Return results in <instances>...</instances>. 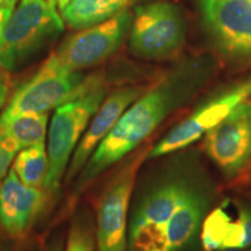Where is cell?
<instances>
[{
  "label": "cell",
  "instance_id": "24",
  "mask_svg": "<svg viewBox=\"0 0 251 251\" xmlns=\"http://www.w3.org/2000/svg\"><path fill=\"white\" fill-rule=\"evenodd\" d=\"M222 251H251V247L242 248V249H227V250H222Z\"/></svg>",
  "mask_w": 251,
  "mask_h": 251
},
{
  "label": "cell",
  "instance_id": "2",
  "mask_svg": "<svg viewBox=\"0 0 251 251\" xmlns=\"http://www.w3.org/2000/svg\"><path fill=\"white\" fill-rule=\"evenodd\" d=\"M201 76L196 68L178 69L141 96L124 112L86 162L80 177L87 183L136 148L175 109L186 101Z\"/></svg>",
  "mask_w": 251,
  "mask_h": 251
},
{
  "label": "cell",
  "instance_id": "9",
  "mask_svg": "<svg viewBox=\"0 0 251 251\" xmlns=\"http://www.w3.org/2000/svg\"><path fill=\"white\" fill-rule=\"evenodd\" d=\"M203 28L224 57H251V0H199Z\"/></svg>",
  "mask_w": 251,
  "mask_h": 251
},
{
  "label": "cell",
  "instance_id": "11",
  "mask_svg": "<svg viewBox=\"0 0 251 251\" xmlns=\"http://www.w3.org/2000/svg\"><path fill=\"white\" fill-rule=\"evenodd\" d=\"M142 158V156L137 157L126 166L103 193L97 226L99 251H126L128 208Z\"/></svg>",
  "mask_w": 251,
  "mask_h": 251
},
{
  "label": "cell",
  "instance_id": "22",
  "mask_svg": "<svg viewBox=\"0 0 251 251\" xmlns=\"http://www.w3.org/2000/svg\"><path fill=\"white\" fill-rule=\"evenodd\" d=\"M7 93H8L7 81H6L2 75H0V108H1V106L4 105L6 97H7Z\"/></svg>",
  "mask_w": 251,
  "mask_h": 251
},
{
  "label": "cell",
  "instance_id": "4",
  "mask_svg": "<svg viewBox=\"0 0 251 251\" xmlns=\"http://www.w3.org/2000/svg\"><path fill=\"white\" fill-rule=\"evenodd\" d=\"M99 81H101L100 77L85 78L78 71L67 70L50 56L40 70L15 92L0 117V124L24 113L49 112L83 94Z\"/></svg>",
  "mask_w": 251,
  "mask_h": 251
},
{
  "label": "cell",
  "instance_id": "7",
  "mask_svg": "<svg viewBox=\"0 0 251 251\" xmlns=\"http://www.w3.org/2000/svg\"><path fill=\"white\" fill-rule=\"evenodd\" d=\"M249 98H251V76L236 81L207 99L150 149L148 157L157 158L187 148Z\"/></svg>",
  "mask_w": 251,
  "mask_h": 251
},
{
  "label": "cell",
  "instance_id": "5",
  "mask_svg": "<svg viewBox=\"0 0 251 251\" xmlns=\"http://www.w3.org/2000/svg\"><path fill=\"white\" fill-rule=\"evenodd\" d=\"M50 0H20L0 37V68L12 70L48 37L63 30L64 21Z\"/></svg>",
  "mask_w": 251,
  "mask_h": 251
},
{
  "label": "cell",
  "instance_id": "8",
  "mask_svg": "<svg viewBox=\"0 0 251 251\" xmlns=\"http://www.w3.org/2000/svg\"><path fill=\"white\" fill-rule=\"evenodd\" d=\"M133 23V13L122 9L108 20L84 28L62 43L51 57L69 71L94 67L112 56L124 42Z\"/></svg>",
  "mask_w": 251,
  "mask_h": 251
},
{
  "label": "cell",
  "instance_id": "12",
  "mask_svg": "<svg viewBox=\"0 0 251 251\" xmlns=\"http://www.w3.org/2000/svg\"><path fill=\"white\" fill-rule=\"evenodd\" d=\"M144 87L126 86L115 90L103 100L101 106L91 121L89 128L76 147L74 156L68 169L67 179L70 180L85 166L86 162L92 155L100 142L107 136V134L117 124V121L124 114L134 101L142 96Z\"/></svg>",
  "mask_w": 251,
  "mask_h": 251
},
{
  "label": "cell",
  "instance_id": "17",
  "mask_svg": "<svg viewBox=\"0 0 251 251\" xmlns=\"http://www.w3.org/2000/svg\"><path fill=\"white\" fill-rule=\"evenodd\" d=\"M45 202V193L37 187L23 184L17 200V220H15V235L21 236L27 231L29 226Z\"/></svg>",
  "mask_w": 251,
  "mask_h": 251
},
{
  "label": "cell",
  "instance_id": "26",
  "mask_svg": "<svg viewBox=\"0 0 251 251\" xmlns=\"http://www.w3.org/2000/svg\"><path fill=\"white\" fill-rule=\"evenodd\" d=\"M247 101H248V102H249V103H250V105H251V98H249V99H248V100H247Z\"/></svg>",
  "mask_w": 251,
  "mask_h": 251
},
{
  "label": "cell",
  "instance_id": "16",
  "mask_svg": "<svg viewBox=\"0 0 251 251\" xmlns=\"http://www.w3.org/2000/svg\"><path fill=\"white\" fill-rule=\"evenodd\" d=\"M48 125L47 113H24L0 124V130L12 137L21 149L45 142Z\"/></svg>",
  "mask_w": 251,
  "mask_h": 251
},
{
  "label": "cell",
  "instance_id": "21",
  "mask_svg": "<svg viewBox=\"0 0 251 251\" xmlns=\"http://www.w3.org/2000/svg\"><path fill=\"white\" fill-rule=\"evenodd\" d=\"M18 0H9L7 4H5L2 7H0V37H1L2 30L6 26V23L8 21L11 14L13 13L15 5H17Z\"/></svg>",
  "mask_w": 251,
  "mask_h": 251
},
{
  "label": "cell",
  "instance_id": "10",
  "mask_svg": "<svg viewBox=\"0 0 251 251\" xmlns=\"http://www.w3.org/2000/svg\"><path fill=\"white\" fill-rule=\"evenodd\" d=\"M207 156L227 178L242 172L251 159V105L241 103L205 134Z\"/></svg>",
  "mask_w": 251,
  "mask_h": 251
},
{
  "label": "cell",
  "instance_id": "3",
  "mask_svg": "<svg viewBox=\"0 0 251 251\" xmlns=\"http://www.w3.org/2000/svg\"><path fill=\"white\" fill-rule=\"evenodd\" d=\"M101 81L56 109L48 135L49 169L45 187L55 192L67 170L71 152L85 133L91 119L105 99Z\"/></svg>",
  "mask_w": 251,
  "mask_h": 251
},
{
  "label": "cell",
  "instance_id": "18",
  "mask_svg": "<svg viewBox=\"0 0 251 251\" xmlns=\"http://www.w3.org/2000/svg\"><path fill=\"white\" fill-rule=\"evenodd\" d=\"M23 183L13 170L9 171L0 186V221L8 234L15 235L17 220V200Z\"/></svg>",
  "mask_w": 251,
  "mask_h": 251
},
{
  "label": "cell",
  "instance_id": "6",
  "mask_svg": "<svg viewBox=\"0 0 251 251\" xmlns=\"http://www.w3.org/2000/svg\"><path fill=\"white\" fill-rule=\"evenodd\" d=\"M186 25L177 6L158 1L135 9L130 26V49L137 57L163 61L183 48Z\"/></svg>",
  "mask_w": 251,
  "mask_h": 251
},
{
  "label": "cell",
  "instance_id": "1",
  "mask_svg": "<svg viewBox=\"0 0 251 251\" xmlns=\"http://www.w3.org/2000/svg\"><path fill=\"white\" fill-rule=\"evenodd\" d=\"M214 197V185L196 159H176L134 216L130 251L186 249L200 234Z\"/></svg>",
  "mask_w": 251,
  "mask_h": 251
},
{
  "label": "cell",
  "instance_id": "27",
  "mask_svg": "<svg viewBox=\"0 0 251 251\" xmlns=\"http://www.w3.org/2000/svg\"><path fill=\"white\" fill-rule=\"evenodd\" d=\"M55 251H61V250H55Z\"/></svg>",
  "mask_w": 251,
  "mask_h": 251
},
{
  "label": "cell",
  "instance_id": "20",
  "mask_svg": "<svg viewBox=\"0 0 251 251\" xmlns=\"http://www.w3.org/2000/svg\"><path fill=\"white\" fill-rule=\"evenodd\" d=\"M93 237L81 227H72L67 251H93Z\"/></svg>",
  "mask_w": 251,
  "mask_h": 251
},
{
  "label": "cell",
  "instance_id": "13",
  "mask_svg": "<svg viewBox=\"0 0 251 251\" xmlns=\"http://www.w3.org/2000/svg\"><path fill=\"white\" fill-rule=\"evenodd\" d=\"M200 238L206 251L251 247V207L235 202L233 216L229 211V200L222 202L206 215Z\"/></svg>",
  "mask_w": 251,
  "mask_h": 251
},
{
  "label": "cell",
  "instance_id": "15",
  "mask_svg": "<svg viewBox=\"0 0 251 251\" xmlns=\"http://www.w3.org/2000/svg\"><path fill=\"white\" fill-rule=\"evenodd\" d=\"M48 169V152L45 142H41L21 149L15 156L12 170L23 184L40 188L45 186Z\"/></svg>",
  "mask_w": 251,
  "mask_h": 251
},
{
  "label": "cell",
  "instance_id": "25",
  "mask_svg": "<svg viewBox=\"0 0 251 251\" xmlns=\"http://www.w3.org/2000/svg\"><path fill=\"white\" fill-rule=\"evenodd\" d=\"M9 0H0V7H2L5 4H7Z\"/></svg>",
  "mask_w": 251,
  "mask_h": 251
},
{
  "label": "cell",
  "instance_id": "23",
  "mask_svg": "<svg viewBox=\"0 0 251 251\" xmlns=\"http://www.w3.org/2000/svg\"><path fill=\"white\" fill-rule=\"evenodd\" d=\"M50 1L52 2V4H54L56 7H57V9L59 12L62 11L63 8L65 7V6H67L69 2L71 1V0H50Z\"/></svg>",
  "mask_w": 251,
  "mask_h": 251
},
{
  "label": "cell",
  "instance_id": "14",
  "mask_svg": "<svg viewBox=\"0 0 251 251\" xmlns=\"http://www.w3.org/2000/svg\"><path fill=\"white\" fill-rule=\"evenodd\" d=\"M134 0H71L61 11V17L69 27L76 29L94 26L108 20Z\"/></svg>",
  "mask_w": 251,
  "mask_h": 251
},
{
  "label": "cell",
  "instance_id": "19",
  "mask_svg": "<svg viewBox=\"0 0 251 251\" xmlns=\"http://www.w3.org/2000/svg\"><path fill=\"white\" fill-rule=\"evenodd\" d=\"M21 148L15 141L0 130V180L7 174L11 163Z\"/></svg>",
  "mask_w": 251,
  "mask_h": 251
}]
</instances>
